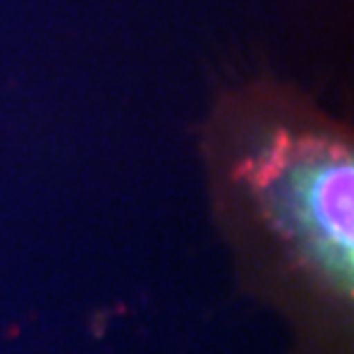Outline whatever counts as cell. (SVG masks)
Instances as JSON below:
<instances>
[{"label":"cell","instance_id":"6da1fadb","mask_svg":"<svg viewBox=\"0 0 354 354\" xmlns=\"http://www.w3.org/2000/svg\"><path fill=\"white\" fill-rule=\"evenodd\" d=\"M214 184L232 218L336 290L352 281V143L299 90L251 81L207 124Z\"/></svg>","mask_w":354,"mask_h":354}]
</instances>
